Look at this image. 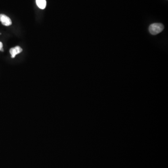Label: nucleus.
<instances>
[{"instance_id": "obj_2", "label": "nucleus", "mask_w": 168, "mask_h": 168, "mask_svg": "<svg viewBox=\"0 0 168 168\" xmlns=\"http://www.w3.org/2000/svg\"><path fill=\"white\" fill-rule=\"evenodd\" d=\"M0 22L2 25L8 26L12 25V21L8 16L4 14H0Z\"/></svg>"}, {"instance_id": "obj_3", "label": "nucleus", "mask_w": 168, "mask_h": 168, "mask_svg": "<svg viewBox=\"0 0 168 168\" xmlns=\"http://www.w3.org/2000/svg\"><path fill=\"white\" fill-rule=\"evenodd\" d=\"M22 51V49L20 46H17L15 47L12 48L10 49L9 52L11 53L12 58H14L16 55L20 53Z\"/></svg>"}, {"instance_id": "obj_4", "label": "nucleus", "mask_w": 168, "mask_h": 168, "mask_svg": "<svg viewBox=\"0 0 168 168\" xmlns=\"http://www.w3.org/2000/svg\"><path fill=\"white\" fill-rule=\"evenodd\" d=\"M36 4L41 9H44L46 6V1L45 0H36Z\"/></svg>"}, {"instance_id": "obj_5", "label": "nucleus", "mask_w": 168, "mask_h": 168, "mask_svg": "<svg viewBox=\"0 0 168 168\" xmlns=\"http://www.w3.org/2000/svg\"><path fill=\"white\" fill-rule=\"evenodd\" d=\"M3 44L1 42H0V51H4V50H3Z\"/></svg>"}, {"instance_id": "obj_1", "label": "nucleus", "mask_w": 168, "mask_h": 168, "mask_svg": "<svg viewBox=\"0 0 168 168\" xmlns=\"http://www.w3.org/2000/svg\"><path fill=\"white\" fill-rule=\"evenodd\" d=\"M164 29V25L161 23H154L148 28L150 33L153 35H157L161 32Z\"/></svg>"}]
</instances>
